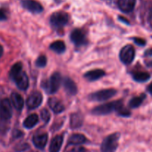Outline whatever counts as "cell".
Here are the masks:
<instances>
[{
  "label": "cell",
  "instance_id": "obj_25",
  "mask_svg": "<svg viewBox=\"0 0 152 152\" xmlns=\"http://www.w3.org/2000/svg\"><path fill=\"white\" fill-rule=\"evenodd\" d=\"M22 71V64L21 62H16L14 65L12 66L11 69H10V73H9V76H10V78L11 80H13L16 76H17L18 74L20 72Z\"/></svg>",
  "mask_w": 152,
  "mask_h": 152
},
{
  "label": "cell",
  "instance_id": "obj_12",
  "mask_svg": "<svg viewBox=\"0 0 152 152\" xmlns=\"http://www.w3.org/2000/svg\"><path fill=\"white\" fill-rule=\"evenodd\" d=\"M48 140V136L47 134H39L34 135L33 137V143L39 149H43L47 145Z\"/></svg>",
  "mask_w": 152,
  "mask_h": 152
},
{
  "label": "cell",
  "instance_id": "obj_36",
  "mask_svg": "<svg viewBox=\"0 0 152 152\" xmlns=\"http://www.w3.org/2000/svg\"><path fill=\"white\" fill-rule=\"evenodd\" d=\"M148 91L149 92V93L151 94H152V83H151V84H150L149 86H148Z\"/></svg>",
  "mask_w": 152,
  "mask_h": 152
},
{
  "label": "cell",
  "instance_id": "obj_24",
  "mask_svg": "<svg viewBox=\"0 0 152 152\" xmlns=\"http://www.w3.org/2000/svg\"><path fill=\"white\" fill-rule=\"evenodd\" d=\"M151 76L147 72H136L133 74V78L137 83H145L150 79Z\"/></svg>",
  "mask_w": 152,
  "mask_h": 152
},
{
  "label": "cell",
  "instance_id": "obj_35",
  "mask_svg": "<svg viewBox=\"0 0 152 152\" xmlns=\"http://www.w3.org/2000/svg\"><path fill=\"white\" fill-rule=\"evenodd\" d=\"M145 56H152V49L147 50L145 53Z\"/></svg>",
  "mask_w": 152,
  "mask_h": 152
},
{
  "label": "cell",
  "instance_id": "obj_4",
  "mask_svg": "<svg viewBox=\"0 0 152 152\" xmlns=\"http://www.w3.org/2000/svg\"><path fill=\"white\" fill-rule=\"evenodd\" d=\"M69 20V16L66 13L62 11L55 12L51 15L50 22L55 29H61L67 25Z\"/></svg>",
  "mask_w": 152,
  "mask_h": 152
},
{
  "label": "cell",
  "instance_id": "obj_7",
  "mask_svg": "<svg viewBox=\"0 0 152 152\" xmlns=\"http://www.w3.org/2000/svg\"><path fill=\"white\" fill-rule=\"evenodd\" d=\"M135 56V50L133 46L128 45L123 47L120 52V59L126 65L132 63Z\"/></svg>",
  "mask_w": 152,
  "mask_h": 152
},
{
  "label": "cell",
  "instance_id": "obj_33",
  "mask_svg": "<svg viewBox=\"0 0 152 152\" xmlns=\"http://www.w3.org/2000/svg\"><path fill=\"white\" fill-rule=\"evenodd\" d=\"M22 133L20 132V131L16 130L14 132V133H13V137L19 138V137H22Z\"/></svg>",
  "mask_w": 152,
  "mask_h": 152
},
{
  "label": "cell",
  "instance_id": "obj_2",
  "mask_svg": "<svg viewBox=\"0 0 152 152\" xmlns=\"http://www.w3.org/2000/svg\"><path fill=\"white\" fill-rule=\"evenodd\" d=\"M122 101H114L108 103L102 104L92 110V114L95 115H106L111 114L112 111H117L122 106Z\"/></svg>",
  "mask_w": 152,
  "mask_h": 152
},
{
  "label": "cell",
  "instance_id": "obj_21",
  "mask_svg": "<svg viewBox=\"0 0 152 152\" xmlns=\"http://www.w3.org/2000/svg\"><path fill=\"white\" fill-rule=\"evenodd\" d=\"M86 141H87V139L82 134H74L68 140V143L71 145H78L85 143Z\"/></svg>",
  "mask_w": 152,
  "mask_h": 152
},
{
  "label": "cell",
  "instance_id": "obj_19",
  "mask_svg": "<svg viewBox=\"0 0 152 152\" xmlns=\"http://www.w3.org/2000/svg\"><path fill=\"white\" fill-rule=\"evenodd\" d=\"M83 117L80 113H74L70 119V126L72 129H78L83 126Z\"/></svg>",
  "mask_w": 152,
  "mask_h": 152
},
{
  "label": "cell",
  "instance_id": "obj_18",
  "mask_svg": "<svg viewBox=\"0 0 152 152\" xmlns=\"http://www.w3.org/2000/svg\"><path fill=\"white\" fill-rule=\"evenodd\" d=\"M63 142V137L61 135H56V137L52 139L50 142V147H49V151L50 152H59L60 151L61 147Z\"/></svg>",
  "mask_w": 152,
  "mask_h": 152
},
{
  "label": "cell",
  "instance_id": "obj_14",
  "mask_svg": "<svg viewBox=\"0 0 152 152\" xmlns=\"http://www.w3.org/2000/svg\"><path fill=\"white\" fill-rule=\"evenodd\" d=\"M105 75V73L103 70L101 69H95L91 70L90 71H88L84 75V77L88 81L93 82L102 78Z\"/></svg>",
  "mask_w": 152,
  "mask_h": 152
},
{
  "label": "cell",
  "instance_id": "obj_10",
  "mask_svg": "<svg viewBox=\"0 0 152 152\" xmlns=\"http://www.w3.org/2000/svg\"><path fill=\"white\" fill-rule=\"evenodd\" d=\"M12 80L15 82L18 88L22 91L27 90L29 86V80H28V75L23 71L19 73L17 76H16Z\"/></svg>",
  "mask_w": 152,
  "mask_h": 152
},
{
  "label": "cell",
  "instance_id": "obj_34",
  "mask_svg": "<svg viewBox=\"0 0 152 152\" xmlns=\"http://www.w3.org/2000/svg\"><path fill=\"white\" fill-rule=\"evenodd\" d=\"M119 19H120V20L121 21V22H124V23H126V24H128V25H129V21H128L127 19H125V18L122 17V16H120V17H119Z\"/></svg>",
  "mask_w": 152,
  "mask_h": 152
},
{
  "label": "cell",
  "instance_id": "obj_39",
  "mask_svg": "<svg viewBox=\"0 0 152 152\" xmlns=\"http://www.w3.org/2000/svg\"><path fill=\"white\" fill-rule=\"evenodd\" d=\"M30 152H36V151H30Z\"/></svg>",
  "mask_w": 152,
  "mask_h": 152
},
{
  "label": "cell",
  "instance_id": "obj_30",
  "mask_svg": "<svg viewBox=\"0 0 152 152\" xmlns=\"http://www.w3.org/2000/svg\"><path fill=\"white\" fill-rule=\"evenodd\" d=\"M7 19V11L4 8H0V22Z\"/></svg>",
  "mask_w": 152,
  "mask_h": 152
},
{
  "label": "cell",
  "instance_id": "obj_5",
  "mask_svg": "<svg viewBox=\"0 0 152 152\" xmlns=\"http://www.w3.org/2000/svg\"><path fill=\"white\" fill-rule=\"evenodd\" d=\"M117 94V91L115 89H103V90L98 91L92 93L88 96V99L91 101H96V102H102V101L108 100Z\"/></svg>",
  "mask_w": 152,
  "mask_h": 152
},
{
  "label": "cell",
  "instance_id": "obj_16",
  "mask_svg": "<svg viewBox=\"0 0 152 152\" xmlns=\"http://www.w3.org/2000/svg\"><path fill=\"white\" fill-rule=\"evenodd\" d=\"M64 88L68 94L71 95V96H74L77 94V86L75 84L74 81L71 79L66 77L64 80Z\"/></svg>",
  "mask_w": 152,
  "mask_h": 152
},
{
  "label": "cell",
  "instance_id": "obj_3",
  "mask_svg": "<svg viewBox=\"0 0 152 152\" xmlns=\"http://www.w3.org/2000/svg\"><path fill=\"white\" fill-rule=\"evenodd\" d=\"M120 137V133H114L108 135L104 139L101 145L102 152H115L119 145V140Z\"/></svg>",
  "mask_w": 152,
  "mask_h": 152
},
{
  "label": "cell",
  "instance_id": "obj_9",
  "mask_svg": "<svg viewBox=\"0 0 152 152\" xmlns=\"http://www.w3.org/2000/svg\"><path fill=\"white\" fill-rule=\"evenodd\" d=\"M72 42L77 47H80L87 43L86 35L84 32L80 29H75L71 32L70 36Z\"/></svg>",
  "mask_w": 152,
  "mask_h": 152
},
{
  "label": "cell",
  "instance_id": "obj_13",
  "mask_svg": "<svg viewBox=\"0 0 152 152\" xmlns=\"http://www.w3.org/2000/svg\"><path fill=\"white\" fill-rule=\"evenodd\" d=\"M48 105L50 109L55 114H60L65 110V106L59 99L55 97L50 98L48 99Z\"/></svg>",
  "mask_w": 152,
  "mask_h": 152
},
{
  "label": "cell",
  "instance_id": "obj_31",
  "mask_svg": "<svg viewBox=\"0 0 152 152\" xmlns=\"http://www.w3.org/2000/svg\"><path fill=\"white\" fill-rule=\"evenodd\" d=\"M134 41L135 44H137L139 46H144L146 44V42L145 39L142 38H139V37H135L134 38Z\"/></svg>",
  "mask_w": 152,
  "mask_h": 152
},
{
  "label": "cell",
  "instance_id": "obj_37",
  "mask_svg": "<svg viewBox=\"0 0 152 152\" xmlns=\"http://www.w3.org/2000/svg\"><path fill=\"white\" fill-rule=\"evenodd\" d=\"M2 54H3V48H2V46L0 45V57L2 56Z\"/></svg>",
  "mask_w": 152,
  "mask_h": 152
},
{
  "label": "cell",
  "instance_id": "obj_27",
  "mask_svg": "<svg viewBox=\"0 0 152 152\" xmlns=\"http://www.w3.org/2000/svg\"><path fill=\"white\" fill-rule=\"evenodd\" d=\"M40 115H41L42 120L45 123H48L49 120H50V114L47 109L44 108V109L42 110L41 113H40Z\"/></svg>",
  "mask_w": 152,
  "mask_h": 152
},
{
  "label": "cell",
  "instance_id": "obj_26",
  "mask_svg": "<svg viewBox=\"0 0 152 152\" xmlns=\"http://www.w3.org/2000/svg\"><path fill=\"white\" fill-rule=\"evenodd\" d=\"M47 58L44 55H41L37 58V61H36V65L39 68H44L47 65Z\"/></svg>",
  "mask_w": 152,
  "mask_h": 152
},
{
  "label": "cell",
  "instance_id": "obj_20",
  "mask_svg": "<svg viewBox=\"0 0 152 152\" xmlns=\"http://www.w3.org/2000/svg\"><path fill=\"white\" fill-rule=\"evenodd\" d=\"M39 122V117L38 115L36 114H32L27 117V118L24 120L23 126L25 128L28 129H33L34 126H37V124Z\"/></svg>",
  "mask_w": 152,
  "mask_h": 152
},
{
  "label": "cell",
  "instance_id": "obj_8",
  "mask_svg": "<svg viewBox=\"0 0 152 152\" xmlns=\"http://www.w3.org/2000/svg\"><path fill=\"white\" fill-rule=\"evenodd\" d=\"M42 94L39 91H34L31 93L28 97L26 101V105L30 110H34L37 108L42 102Z\"/></svg>",
  "mask_w": 152,
  "mask_h": 152
},
{
  "label": "cell",
  "instance_id": "obj_15",
  "mask_svg": "<svg viewBox=\"0 0 152 152\" xmlns=\"http://www.w3.org/2000/svg\"><path fill=\"white\" fill-rule=\"evenodd\" d=\"M136 0H118V6L120 10L125 13H129L134 10Z\"/></svg>",
  "mask_w": 152,
  "mask_h": 152
},
{
  "label": "cell",
  "instance_id": "obj_22",
  "mask_svg": "<svg viewBox=\"0 0 152 152\" xmlns=\"http://www.w3.org/2000/svg\"><path fill=\"white\" fill-rule=\"evenodd\" d=\"M50 48L56 53H62L63 52L65 51L66 50V47H65V44L64 42L62 40H57L55 41L54 42L52 43L50 45Z\"/></svg>",
  "mask_w": 152,
  "mask_h": 152
},
{
  "label": "cell",
  "instance_id": "obj_17",
  "mask_svg": "<svg viewBox=\"0 0 152 152\" xmlns=\"http://www.w3.org/2000/svg\"><path fill=\"white\" fill-rule=\"evenodd\" d=\"M11 102L17 111H22L24 107V99L19 94L13 92L10 96Z\"/></svg>",
  "mask_w": 152,
  "mask_h": 152
},
{
  "label": "cell",
  "instance_id": "obj_38",
  "mask_svg": "<svg viewBox=\"0 0 152 152\" xmlns=\"http://www.w3.org/2000/svg\"><path fill=\"white\" fill-rule=\"evenodd\" d=\"M148 66H151L152 67V62H150V63H148Z\"/></svg>",
  "mask_w": 152,
  "mask_h": 152
},
{
  "label": "cell",
  "instance_id": "obj_11",
  "mask_svg": "<svg viewBox=\"0 0 152 152\" xmlns=\"http://www.w3.org/2000/svg\"><path fill=\"white\" fill-rule=\"evenodd\" d=\"M22 4L24 8L34 13H39L42 12L43 7L40 3L34 0H22Z\"/></svg>",
  "mask_w": 152,
  "mask_h": 152
},
{
  "label": "cell",
  "instance_id": "obj_6",
  "mask_svg": "<svg viewBox=\"0 0 152 152\" xmlns=\"http://www.w3.org/2000/svg\"><path fill=\"white\" fill-rule=\"evenodd\" d=\"M13 115L10 101L5 98L0 102V120L7 122Z\"/></svg>",
  "mask_w": 152,
  "mask_h": 152
},
{
  "label": "cell",
  "instance_id": "obj_29",
  "mask_svg": "<svg viewBox=\"0 0 152 152\" xmlns=\"http://www.w3.org/2000/svg\"><path fill=\"white\" fill-rule=\"evenodd\" d=\"M30 148V145L27 143H21L15 147V151L16 152H23L28 150Z\"/></svg>",
  "mask_w": 152,
  "mask_h": 152
},
{
  "label": "cell",
  "instance_id": "obj_28",
  "mask_svg": "<svg viewBox=\"0 0 152 152\" xmlns=\"http://www.w3.org/2000/svg\"><path fill=\"white\" fill-rule=\"evenodd\" d=\"M117 114L120 116H122V117H129L131 115V112L128 109H126L123 105H122L118 110H117Z\"/></svg>",
  "mask_w": 152,
  "mask_h": 152
},
{
  "label": "cell",
  "instance_id": "obj_32",
  "mask_svg": "<svg viewBox=\"0 0 152 152\" xmlns=\"http://www.w3.org/2000/svg\"><path fill=\"white\" fill-rule=\"evenodd\" d=\"M71 152H87V150L83 147H77V148L72 149Z\"/></svg>",
  "mask_w": 152,
  "mask_h": 152
},
{
  "label": "cell",
  "instance_id": "obj_23",
  "mask_svg": "<svg viewBox=\"0 0 152 152\" xmlns=\"http://www.w3.org/2000/svg\"><path fill=\"white\" fill-rule=\"evenodd\" d=\"M145 97H146V96H145V94H141L140 96H135V97L132 98V99L129 101V107L132 108H138V107H139L140 105L143 102L144 99H145Z\"/></svg>",
  "mask_w": 152,
  "mask_h": 152
},
{
  "label": "cell",
  "instance_id": "obj_1",
  "mask_svg": "<svg viewBox=\"0 0 152 152\" xmlns=\"http://www.w3.org/2000/svg\"><path fill=\"white\" fill-rule=\"evenodd\" d=\"M62 83V77L58 72L53 73L50 78L45 82H43L42 87L48 94H54L58 91Z\"/></svg>",
  "mask_w": 152,
  "mask_h": 152
}]
</instances>
